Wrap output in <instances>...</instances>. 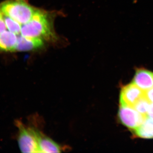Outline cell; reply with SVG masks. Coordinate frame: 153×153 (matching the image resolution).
<instances>
[{"mask_svg": "<svg viewBox=\"0 0 153 153\" xmlns=\"http://www.w3.org/2000/svg\"><path fill=\"white\" fill-rule=\"evenodd\" d=\"M52 14L37 9L32 19L22 27L21 35L28 38H38L46 41L57 39Z\"/></svg>", "mask_w": 153, "mask_h": 153, "instance_id": "6da1fadb", "label": "cell"}, {"mask_svg": "<svg viewBox=\"0 0 153 153\" xmlns=\"http://www.w3.org/2000/svg\"><path fill=\"white\" fill-rule=\"evenodd\" d=\"M36 10L26 0H9L0 4V10L4 15L23 25L30 22Z\"/></svg>", "mask_w": 153, "mask_h": 153, "instance_id": "7a4b0ae2", "label": "cell"}, {"mask_svg": "<svg viewBox=\"0 0 153 153\" xmlns=\"http://www.w3.org/2000/svg\"><path fill=\"white\" fill-rule=\"evenodd\" d=\"M16 123L19 129L17 139L21 152L23 153H39L34 128L28 127L19 120L16 121Z\"/></svg>", "mask_w": 153, "mask_h": 153, "instance_id": "3957f363", "label": "cell"}, {"mask_svg": "<svg viewBox=\"0 0 153 153\" xmlns=\"http://www.w3.org/2000/svg\"><path fill=\"white\" fill-rule=\"evenodd\" d=\"M146 97V91L131 82L122 89L120 97V105L134 108L139 101Z\"/></svg>", "mask_w": 153, "mask_h": 153, "instance_id": "277c9868", "label": "cell"}, {"mask_svg": "<svg viewBox=\"0 0 153 153\" xmlns=\"http://www.w3.org/2000/svg\"><path fill=\"white\" fill-rule=\"evenodd\" d=\"M119 117L124 125L135 130L143 123L148 116L139 112L133 108L120 105Z\"/></svg>", "mask_w": 153, "mask_h": 153, "instance_id": "5b68a950", "label": "cell"}, {"mask_svg": "<svg viewBox=\"0 0 153 153\" xmlns=\"http://www.w3.org/2000/svg\"><path fill=\"white\" fill-rule=\"evenodd\" d=\"M34 130L38 141L39 153L61 152V148L57 143L37 129L34 128Z\"/></svg>", "mask_w": 153, "mask_h": 153, "instance_id": "8992f818", "label": "cell"}, {"mask_svg": "<svg viewBox=\"0 0 153 153\" xmlns=\"http://www.w3.org/2000/svg\"><path fill=\"white\" fill-rule=\"evenodd\" d=\"M145 91L153 88V72L144 69H139L136 72L133 82Z\"/></svg>", "mask_w": 153, "mask_h": 153, "instance_id": "52a82bcc", "label": "cell"}, {"mask_svg": "<svg viewBox=\"0 0 153 153\" xmlns=\"http://www.w3.org/2000/svg\"><path fill=\"white\" fill-rule=\"evenodd\" d=\"M44 40L38 38H28L22 36L18 38L16 51H30L40 49L44 46Z\"/></svg>", "mask_w": 153, "mask_h": 153, "instance_id": "ba28073f", "label": "cell"}, {"mask_svg": "<svg viewBox=\"0 0 153 153\" xmlns=\"http://www.w3.org/2000/svg\"><path fill=\"white\" fill-rule=\"evenodd\" d=\"M16 34L5 31L0 35V51H16L18 38Z\"/></svg>", "mask_w": 153, "mask_h": 153, "instance_id": "9c48e42d", "label": "cell"}, {"mask_svg": "<svg viewBox=\"0 0 153 153\" xmlns=\"http://www.w3.org/2000/svg\"><path fill=\"white\" fill-rule=\"evenodd\" d=\"M137 136L144 139H153V119L148 117L142 124L134 130Z\"/></svg>", "mask_w": 153, "mask_h": 153, "instance_id": "30bf717a", "label": "cell"}, {"mask_svg": "<svg viewBox=\"0 0 153 153\" xmlns=\"http://www.w3.org/2000/svg\"><path fill=\"white\" fill-rule=\"evenodd\" d=\"M4 15L6 27L8 30L16 35L20 34L21 32L22 27L21 24L13 19H11L10 17Z\"/></svg>", "mask_w": 153, "mask_h": 153, "instance_id": "8fae6325", "label": "cell"}, {"mask_svg": "<svg viewBox=\"0 0 153 153\" xmlns=\"http://www.w3.org/2000/svg\"><path fill=\"white\" fill-rule=\"evenodd\" d=\"M152 103L148 98L143 99L139 101L134 107V108L139 112L148 115V113Z\"/></svg>", "mask_w": 153, "mask_h": 153, "instance_id": "7c38bea8", "label": "cell"}, {"mask_svg": "<svg viewBox=\"0 0 153 153\" xmlns=\"http://www.w3.org/2000/svg\"><path fill=\"white\" fill-rule=\"evenodd\" d=\"M7 27L4 19V15L0 10V35L5 31Z\"/></svg>", "mask_w": 153, "mask_h": 153, "instance_id": "4fadbf2b", "label": "cell"}, {"mask_svg": "<svg viewBox=\"0 0 153 153\" xmlns=\"http://www.w3.org/2000/svg\"><path fill=\"white\" fill-rule=\"evenodd\" d=\"M146 96L148 99L152 103L153 102V88L147 91Z\"/></svg>", "mask_w": 153, "mask_h": 153, "instance_id": "5bb4252c", "label": "cell"}, {"mask_svg": "<svg viewBox=\"0 0 153 153\" xmlns=\"http://www.w3.org/2000/svg\"><path fill=\"white\" fill-rule=\"evenodd\" d=\"M148 115L149 116V117L153 119V102L151 103L149 109L148 111Z\"/></svg>", "mask_w": 153, "mask_h": 153, "instance_id": "9a60e30c", "label": "cell"}]
</instances>
